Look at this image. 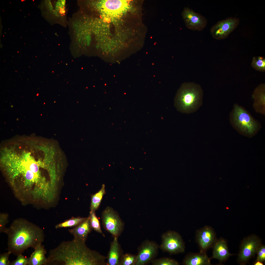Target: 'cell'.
Masks as SVG:
<instances>
[{"mask_svg": "<svg viewBox=\"0 0 265 265\" xmlns=\"http://www.w3.org/2000/svg\"><path fill=\"white\" fill-rule=\"evenodd\" d=\"M252 65V67L256 70L262 72H265V58L262 56L253 57Z\"/></svg>", "mask_w": 265, "mask_h": 265, "instance_id": "cell-23", "label": "cell"}, {"mask_svg": "<svg viewBox=\"0 0 265 265\" xmlns=\"http://www.w3.org/2000/svg\"><path fill=\"white\" fill-rule=\"evenodd\" d=\"M124 1L119 0H107L103 4L104 8L109 12H118L124 7Z\"/></svg>", "mask_w": 265, "mask_h": 265, "instance_id": "cell-19", "label": "cell"}, {"mask_svg": "<svg viewBox=\"0 0 265 265\" xmlns=\"http://www.w3.org/2000/svg\"><path fill=\"white\" fill-rule=\"evenodd\" d=\"M8 251L17 255L28 248L42 244L45 235L39 226L23 218L14 220L8 228Z\"/></svg>", "mask_w": 265, "mask_h": 265, "instance_id": "cell-3", "label": "cell"}, {"mask_svg": "<svg viewBox=\"0 0 265 265\" xmlns=\"http://www.w3.org/2000/svg\"><path fill=\"white\" fill-rule=\"evenodd\" d=\"M257 257L256 261H258L262 262L265 260V247L263 245H261L258 248L256 253Z\"/></svg>", "mask_w": 265, "mask_h": 265, "instance_id": "cell-28", "label": "cell"}, {"mask_svg": "<svg viewBox=\"0 0 265 265\" xmlns=\"http://www.w3.org/2000/svg\"><path fill=\"white\" fill-rule=\"evenodd\" d=\"M230 115V121L233 127L240 134L252 137L258 132L260 124L244 108L235 104Z\"/></svg>", "mask_w": 265, "mask_h": 265, "instance_id": "cell-5", "label": "cell"}, {"mask_svg": "<svg viewBox=\"0 0 265 265\" xmlns=\"http://www.w3.org/2000/svg\"><path fill=\"white\" fill-rule=\"evenodd\" d=\"M159 248V246L154 241H144L138 248L135 265H145L151 263L157 256Z\"/></svg>", "mask_w": 265, "mask_h": 265, "instance_id": "cell-8", "label": "cell"}, {"mask_svg": "<svg viewBox=\"0 0 265 265\" xmlns=\"http://www.w3.org/2000/svg\"><path fill=\"white\" fill-rule=\"evenodd\" d=\"M238 19L229 17L218 21L210 30L211 34L214 39L218 40L225 39L238 26Z\"/></svg>", "mask_w": 265, "mask_h": 265, "instance_id": "cell-9", "label": "cell"}, {"mask_svg": "<svg viewBox=\"0 0 265 265\" xmlns=\"http://www.w3.org/2000/svg\"><path fill=\"white\" fill-rule=\"evenodd\" d=\"M34 249L29 257L28 265H46L47 258L45 255L47 252L44 246L40 244Z\"/></svg>", "mask_w": 265, "mask_h": 265, "instance_id": "cell-18", "label": "cell"}, {"mask_svg": "<svg viewBox=\"0 0 265 265\" xmlns=\"http://www.w3.org/2000/svg\"><path fill=\"white\" fill-rule=\"evenodd\" d=\"M55 149L38 139H22L3 143L0 169L16 197L39 203L49 195L55 178Z\"/></svg>", "mask_w": 265, "mask_h": 265, "instance_id": "cell-1", "label": "cell"}, {"mask_svg": "<svg viewBox=\"0 0 265 265\" xmlns=\"http://www.w3.org/2000/svg\"><path fill=\"white\" fill-rule=\"evenodd\" d=\"M196 241L200 251L206 252L216 242L214 231L211 227L206 226L198 230L196 235Z\"/></svg>", "mask_w": 265, "mask_h": 265, "instance_id": "cell-12", "label": "cell"}, {"mask_svg": "<svg viewBox=\"0 0 265 265\" xmlns=\"http://www.w3.org/2000/svg\"><path fill=\"white\" fill-rule=\"evenodd\" d=\"M231 254L229 252L226 242L222 239L216 241L213 247L212 258L220 261L226 260Z\"/></svg>", "mask_w": 265, "mask_h": 265, "instance_id": "cell-17", "label": "cell"}, {"mask_svg": "<svg viewBox=\"0 0 265 265\" xmlns=\"http://www.w3.org/2000/svg\"><path fill=\"white\" fill-rule=\"evenodd\" d=\"M261 245L260 239L254 235L245 238L241 245L238 258L239 262L241 264H244L256 253Z\"/></svg>", "mask_w": 265, "mask_h": 265, "instance_id": "cell-10", "label": "cell"}, {"mask_svg": "<svg viewBox=\"0 0 265 265\" xmlns=\"http://www.w3.org/2000/svg\"><path fill=\"white\" fill-rule=\"evenodd\" d=\"M9 215L6 213H0V232L7 234L8 228L6 227V225L8 222Z\"/></svg>", "mask_w": 265, "mask_h": 265, "instance_id": "cell-26", "label": "cell"}, {"mask_svg": "<svg viewBox=\"0 0 265 265\" xmlns=\"http://www.w3.org/2000/svg\"><path fill=\"white\" fill-rule=\"evenodd\" d=\"M203 96V91L199 85L193 83H185L178 91L174 100L175 106L182 113H193L202 105Z\"/></svg>", "mask_w": 265, "mask_h": 265, "instance_id": "cell-4", "label": "cell"}, {"mask_svg": "<svg viewBox=\"0 0 265 265\" xmlns=\"http://www.w3.org/2000/svg\"><path fill=\"white\" fill-rule=\"evenodd\" d=\"M121 251L118 242V237H114L111 242L110 250L107 257V264L120 265L122 257Z\"/></svg>", "mask_w": 265, "mask_h": 265, "instance_id": "cell-15", "label": "cell"}, {"mask_svg": "<svg viewBox=\"0 0 265 265\" xmlns=\"http://www.w3.org/2000/svg\"><path fill=\"white\" fill-rule=\"evenodd\" d=\"M152 265H178V262L175 260L168 257L154 259L151 262Z\"/></svg>", "mask_w": 265, "mask_h": 265, "instance_id": "cell-24", "label": "cell"}, {"mask_svg": "<svg viewBox=\"0 0 265 265\" xmlns=\"http://www.w3.org/2000/svg\"><path fill=\"white\" fill-rule=\"evenodd\" d=\"M106 193L105 185H102L101 189L92 197L90 211H95L99 207L103 197Z\"/></svg>", "mask_w": 265, "mask_h": 265, "instance_id": "cell-20", "label": "cell"}, {"mask_svg": "<svg viewBox=\"0 0 265 265\" xmlns=\"http://www.w3.org/2000/svg\"><path fill=\"white\" fill-rule=\"evenodd\" d=\"M91 227L96 232L104 236L101 229L99 220L96 216L95 211H90L89 216Z\"/></svg>", "mask_w": 265, "mask_h": 265, "instance_id": "cell-22", "label": "cell"}, {"mask_svg": "<svg viewBox=\"0 0 265 265\" xmlns=\"http://www.w3.org/2000/svg\"><path fill=\"white\" fill-rule=\"evenodd\" d=\"M29 261V257L27 258L20 254L17 255L15 260L10 262L9 265H27Z\"/></svg>", "mask_w": 265, "mask_h": 265, "instance_id": "cell-27", "label": "cell"}, {"mask_svg": "<svg viewBox=\"0 0 265 265\" xmlns=\"http://www.w3.org/2000/svg\"><path fill=\"white\" fill-rule=\"evenodd\" d=\"M159 248L171 254L183 253L185 245L181 235L175 231L169 230L162 234Z\"/></svg>", "mask_w": 265, "mask_h": 265, "instance_id": "cell-6", "label": "cell"}, {"mask_svg": "<svg viewBox=\"0 0 265 265\" xmlns=\"http://www.w3.org/2000/svg\"><path fill=\"white\" fill-rule=\"evenodd\" d=\"M137 260V255L127 253L123 254L120 265H135Z\"/></svg>", "mask_w": 265, "mask_h": 265, "instance_id": "cell-25", "label": "cell"}, {"mask_svg": "<svg viewBox=\"0 0 265 265\" xmlns=\"http://www.w3.org/2000/svg\"><path fill=\"white\" fill-rule=\"evenodd\" d=\"M11 252L9 251L0 255V265H9V257Z\"/></svg>", "mask_w": 265, "mask_h": 265, "instance_id": "cell-29", "label": "cell"}, {"mask_svg": "<svg viewBox=\"0 0 265 265\" xmlns=\"http://www.w3.org/2000/svg\"><path fill=\"white\" fill-rule=\"evenodd\" d=\"M46 265H104L107 257L74 238L61 242L51 250Z\"/></svg>", "mask_w": 265, "mask_h": 265, "instance_id": "cell-2", "label": "cell"}, {"mask_svg": "<svg viewBox=\"0 0 265 265\" xmlns=\"http://www.w3.org/2000/svg\"><path fill=\"white\" fill-rule=\"evenodd\" d=\"M104 227L114 237H118L123 230L124 224L118 213L112 208L107 207L102 214Z\"/></svg>", "mask_w": 265, "mask_h": 265, "instance_id": "cell-7", "label": "cell"}, {"mask_svg": "<svg viewBox=\"0 0 265 265\" xmlns=\"http://www.w3.org/2000/svg\"><path fill=\"white\" fill-rule=\"evenodd\" d=\"M253 107L256 112L265 115V86L261 84L255 90L252 95Z\"/></svg>", "mask_w": 265, "mask_h": 265, "instance_id": "cell-14", "label": "cell"}, {"mask_svg": "<svg viewBox=\"0 0 265 265\" xmlns=\"http://www.w3.org/2000/svg\"><path fill=\"white\" fill-rule=\"evenodd\" d=\"M254 265H263V263L262 262H260L258 261H256L254 263Z\"/></svg>", "mask_w": 265, "mask_h": 265, "instance_id": "cell-30", "label": "cell"}, {"mask_svg": "<svg viewBox=\"0 0 265 265\" xmlns=\"http://www.w3.org/2000/svg\"><path fill=\"white\" fill-rule=\"evenodd\" d=\"M183 264L185 265H209L210 259L206 252L200 251L199 253H190L184 259Z\"/></svg>", "mask_w": 265, "mask_h": 265, "instance_id": "cell-16", "label": "cell"}, {"mask_svg": "<svg viewBox=\"0 0 265 265\" xmlns=\"http://www.w3.org/2000/svg\"><path fill=\"white\" fill-rule=\"evenodd\" d=\"M182 15L186 26L189 29L201 31L206 26V19L188 7L184 8Z\"/></svg>", "mask_w": 265, "mask_h": 265, "instance_id": "cell-11", "label": "cell"}, {"mask_svg": "<svg viewBox=\"0 0 265 265\" xmlns=\"http://www.w3.org/2000/svg\"><path fill=\"white\" fill-rule=\"evenodd\" d=\"M92 229L89 217L74 228L68 230V231L74 236V238L85 242Z\"/></svg>", "mask_w": 265, "mask_h": 265, "instance_id": "cell-13", "label": "cell"}, {"mask_svg": "<svg viewBox=\"0 0 265 265\" xmlns=\"http://www.w3.org/2000/svg\"><path fill=\"white\" fill-rule=\"evenodd\" d=\"M87 218L72 217L71 218L56 225L55 227L58 229L63 227H75L85 220Z\"/></svg>", "mask_w": 265, "mask_h": 265, "instance_id": "cell-21", "label": "cell"}]
</instances>
